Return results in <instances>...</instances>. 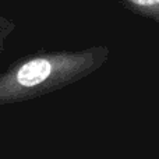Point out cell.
Listing matches in <instances>:
<instances>
[{"mask_svg": "<svg viewBox=\"0 0 159 159\" xmlns=\"http://www.w3.org/2000/svg\"><path fill=\"white\" fill-rule=\"evenodd\" d=\"M107 57L106 46L38 52L21 57L0 74V101L27 99L74 82L99 69Z\"/></svg>", "mask_w": 159, "mask_h": 159, "instance_id": "obj_1", "label": "cell"}, {"mask_svg": "<svg viewBox=\"0 0 159 159\" xmlns=\"http://www.w3.org/2000/svg\"><path fill=\"white\" fill-rule=\"evenodd\" d=\"M119 2L135 16L159 22V0H119Z\"/></svg>", "mask_w": 159, "mask_h": 159, "instance_id": "obj_2", "label": "cell"}, {"mask_svg": "<svg viewBox=\"0 0 159 159\" xmlns=\"http://www.w3.org/2000/svg\"><path fill=\"white\" fill-rule=\"evenodd\" d=\"M14 30H16V22L11 18L0 16V53L3 52L6 41L14 32Z\"/></svg>", "mask_w": 159, "mask_h": 159, "instance_id": "obj_3", "label": "cell"}]
</instances>
